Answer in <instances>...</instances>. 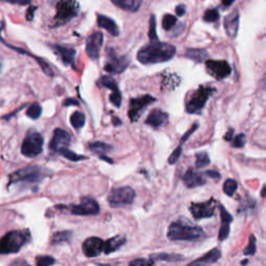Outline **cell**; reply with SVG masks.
I'll list each match as a JSON object with an SVG mask.
<instances>
[{"label": "cell", "instance_id": "obj_1", "mask_svg": "<svg viewBox=\"0 0 266 266\" xmlns=\"http://www.w3.org/2000/svg\"><path fill=\"white\" fill-rule=\"evenodd\" d=\"M175 54H176V48L173 45L158 41L142 47L138 53V59L143 65H154L169 62Z\"/></svg>", "mask_w": 266, "mask_h": 266}, {"label": "cell", "instance_id": "obj_2", "mask_svg": "<svg viewBox=\"0 0 266 266\" xmlns=\"http://www.w3.org/2000/svg\"><path fill=\"white\" fill-rule=\"evenodd\" d=\"M168 237L173 241H199L205 237V232L187 219H179L169 227Z\"/></svg>", "mask_w": 266, "mask_h": 266}, {"label": "cell", "instance_id": "obj_3", "mask_svg": "<svg viewBox=\"0 0 266 266\" xmlns=\"http://www.w3.org/2000/svg\"><path fill=\"white\" fill-rule=\"evenodd\" d=\"M50 175V170L42 168V166H27V168L13 173L10 176V183H18V182L37 183Z\"/></svg>", "mask_w": 266, "mask_h": 266}, {"label": "cell", "instance_id": "obj_4", "mask_svg": "<svg viewBox=\"0 0 266 266\" xmlns=\"http://www.w3.org/2000/svg\"><path fill=\"white\" fill-rule=\"evenodd\" d=\"M28 240L27 231H11L6 233L0 240V253H17Z\"/></svg>", "mask_w": 266, "mask_h": 266}, {"label": "cell", "instance_id": "obj_5", "mask_svg": "<svg viewBox=\"0 0 266 266\" xmlns=\"http://www.w3.org/2000/svg\"><path fill=\"white\" fill-rule=\"evenodd\" d=\"M214 89L210 87H200L189 98L186 104V111L188 113H200L204 108L205 104L208 101L211 95L214 93Z\"/></svg>", "mask_w": 266, "mask_h": 266}, {"label": "cell", "instance_id": "obj_6", "mask_svg": "<svg viewBox=\"0 0 266 266\" xmlns=\"http://www.w3.org/2000/svg\"><path fill=\"white\" fill-rule=\"evenodd\" d=\"M135 199L134 189L129 186H123L112 189L107 196L109 205L113 208L125 207L131 205Z\"/></svg>", "mask_w": 266, "mask_h": 266}, {"label": "cell", "instance_id": "obj_7", "mask_svg": "<svg viewBox=\"0 0 266 266\" xmlns=\"http://www.w3.org/2000/svg\"><path fill=\"white\" fill-rule=\"evenodd\" d=\"M43 145H44V139L43 136L36 131L30 130L26 138L23 141L21 147L22 154L29 158H34L39 156L43 151Z\"/></svg>", "mask_w": 266, "mask_h": 266}, {"label": "cell", "instance_id": "obj_8", "mask_svg": "<svg viewBox=\"0 0 266 266\" xmlns=\"http://www.w3.org/2000/svg\"><path fill=\"white\" fill-rule=\"evenodd\" d=\"M79 4L76 0H59L56 4L55 20L58 24L66 23L77 16Z\"/></svg>", "mask_w": 266, "mask_h": 266}, {"label": "cell", "instance_id": "obj_9", "mask_svg": "<svg viewBox=\"0 0 266 266\" xmlns=\"http://www.w3.org/2000/svg\"><path fill=\"white\" fill-rule=\"evenodd\" d=\"M155 101L156 99L150 95H145L139 98L131 99L130 103H129L128 110L129 119H130L131 122H138L142 116V111L147 108V106Z\"/></svg>", "mask_w": 266, "mask_h": 266}, {"label": "cell", "instance_id": "obj_10", "mask_svg": "<svg viewBox=\"0 0 266 266\" xmlns=\"http://www.w3.org/2000/svg\"><path fill=\"white\" fill-rule=\"evenodd\" d=\"M107 63L104 66V70L109 74L123 73L129 65L127 56H119L112 49H107Z\"/></svg>", "mask_w": 266, "mask_h": 266}, {"label": "cell", "instance_id": "obj_11", "mask_svg": "<svg viewBox=\"0 0 266 266\" xmlns=\"http://www.w3.org/2000/svg\"><path fill=\"white\" fill-rule=\"evenodd\" d=\"M100 211V207L92 197L83 196L81 197L80 204L73 205L71 207L72 214L75 215H95L98 214Z\"/></svg>", "mask_w": 266, "mask_h": 266}, {"label": "cell", "instance_id": "obj_12", "mask_svg": "<svg viewBox=\"0 0 266 266\" xmlns=\"http://www.w3.org/2000/svg\"><path fill=\"white\" fill-rule=\"evenodd\" d=\"M189 210H191L195 219L210 218L214 215V199H210L209 201L203 203H192L191 206H189Z\"/></svg>", "mask_w": 266, "mask_h": 266}, {"label": "cell", "instance_id": "obj_13", "mask_svg": "<svg viewBox=\"0 0 266 266\" xmlns=\"http://www.w3.org/2000/svg\"><path fill=\"white\" fill-rule=\"evenodd\" d=\"M207 71L216 79H224L232 72L230 65L226 60H206Z\"/></svg>", "mask_w": 266, "mask_h": 266}, {"label": "cell", "instance_id": "obj_14", "mask_svg": "<svg viewBox=\"0 0 266 266\" xmlns=\"http://www.w3.org/2000/svg\"><path fill=\"white\" fill-rule=\"evenodd\" d=\"M103 34L102 33H94L93 35H90L88 40H87V45H86V52L89 55L90 59H97L99 57V54H100V50L103 45Z\"/></svg>", "mask_w": 266, "mask_h": 266}, {"label": "cell", "instance_id": "obj_15", "mask_svg": "<svg viewBox=\"0 0 266 266\" xmlns=\"http://www.w3.org/2000/svg\"><path fill=\"white\" fill-rule=\"evenodd\" d=\"M70 142H71L70 133L64 130V129L56 128L54 130V133H53V138L49 145V148L54 152H59L64 149H67L68 146L70 145Z\"/></svg>", "mask_w": 266, "mask_h": 266}, {"label": "cell", "instance_id": "obj_16", "mask_svg": "<svg viewBox=\"0 0 266 266\" xmlns=\"http://www.w3.org/2000/svg\"><path fill=\"white\" fill-rule=\"evenodd\" d=\"M104 241L99 237H89L82 245V250L87 257L94 258L103 252Z\"/></svg>", "mask_w": 266, "mask_h": 266}, {"label": "cell", "instance_id": "obj_17", "mask_svg": "<svg viewBox=\"0 0 266 266\" xmlns=\"http://www.w3.org/2000/svg\"><path fill=\"white\" fill-rule=\"evenodd\" d=\"M224 27L227 35L232 39L236 37L239 29V12L238 10H234L232 13L225 17Z\"/></svg>", "mask_w": 266, "mask_h": 266}, {"label": "cell", "instance_id": "obj_18", "mask_svg": "<svg viewBox=\"0 0 266 266\" xmlns=\"http://www.w3.org/2000/svg\"><path fill=\"white\" fill-rule=\"evenodd\" d=\"M169 115L160 109H153L146 119L145 123L153 128H160L168 123Z\"/></svg>", "mask_w": 266, "mask_h": 266}, {"label": "cell", "instance_id": "obj_19", "mask_svg": "<svg viewBox=\"0 0 266 266\" xmlns=\"http://www.w3.org/2000/svg\"><path fill=\"white\" fill-rule=\"evenodd\" d=\"M220 209V219H222V226L218 233V239L224 241L228 238L230 234V225L233 222V216L227 211L224 206H219Z\"/></svg>", "mask_w": 266, "mask_h": 266}, {"label": "cell", "instance_id": "obj_20", "mask_svg": "<svg viewBox=\"0 0 266 266\" xmlns=\"http://www.w3.org/2000/svg\"><path fill=\"white\" fill-rule=\"evenodd\" d=\"M53 51L55 52V54L59 57V59L65 65H71L73 64L75 56H76V50L70 47L60 46V45H54L52 46Z\"/></svg>", "mask_w": 266, "mask_h": 266}, {"label": "cell", "instance_id": "obj_21", "mask_svg": "<svg viewBox=\"0 0 266 266\" xmlns=\"http://www.w3.org/2000/svg\"><path fill=\"white\" fill-rule=\"evenodd\" d=\"M184 184L188 188H195L197 186H202L206 183V179H205L200 173L195 172L193 169H189L183 176Z\"/></svg>", "mask_w": 266, "mask_h": 266}, {"label": "cell", "instance_id": "obj_22", "mask_svg": "<svg viewBox=\"0 0 266 266\" xmlns=\"http://www.w3.org/2000/svg\"><path fill=\"white\" fill-rule=\"evenodd\" d=\"M97 24L99 27L107 30V32L113 36H117L120 35V29H119L117 23L109 17L103 16V15H98Z\"/></svg>", "mask_w": 266, "mask_h": 266}, {"label": "cell", "instance_id": "obj_23", "mask_svg": "<svg viewBox=\"0 0 266 266\" xmlns=\"http://www.w3.org/2000/svg\"><path fill=\"white\" fill-rule=\"evenodd\" d=\"M111 2L122 10L134 13L140 10L142 0H111Z\"/></svg>", "mask_w": 266, "mask_h": 266}, {"label": "cell", "instance_id": "obj_24", "mask_svg": "<svg viewBox=\"0 0 266 266\" xmlns=\"http://www.w3.org/2000/svg\"><path fill=\"white\" fill-rule=\"evenodd\" d=\"M126 243V238L124 236H115L110 239H108L106 242H104L103 252L106 255H109L113 252H116L122 246H124Z\"/></svg>", "mask_w": 266, "mask_h": 266}, {"label": "cell", "instance_id": "obj_25", "mask_svg": "<svg viewBox=\"0 0 266 266\" xmlns=\"http://www.w3.org/2000/svg\"><path fill=\"white\" fill-rule=\"evenodd\" d=\"M186 57L194 60L195 63H203L208 58V52L204 49H188L186 51Z\"/></svg>", "mask_w": 266, "mask_h": 266}, {"label": "cell", "instance_id": "obj_26", "mask_svg": "<svg viewBox=\"0 0 266 266\" xmlns=\"http://www.w3.org/2000/svg\"><path fill=\"white\" fill-rule=\"evenodd\" d=\"M220 257H222V252H220L218 248H213V249L209 250V252L207 254H205L203 257L199 258V259H196L192 264H194V263H214L220 259Z\"/></svg>", "mask_w": 266, "mask_h": 266}, {"label": "cell", "instance_id": "obj_27", "mask_svg": "<svg viewBox=\"0 0 266 266\" xmlns=\"http://www.w3.org/2000/svg\"><path fill=\"white\" fill-rule=\"evenodd\" d=\"M152 260H160V261H166V262H179L184 260V256L179 254H169V253H160V254H154L151 256Z\"/></svg>", "mask_w": 266, "mask_h": 266}, {"label": "cell", "instance_id": "obj_28", "mask_svg": "<svg viewBox=\"0 0 266 266\" xmlns=\"http://www.w3.org/2000/svg\"><path fill=\"white\" fill-rule=\"evenodd\" d=\"M99 85L106 88V89H109L111 92H118V90H120L116 80L113 79L111 76H109V75L102 76V77L100 78V80H99Z\"/></svg>", "mask_w": 266, "mask_h": 266}, {"label": "cell", "instance_id": "obj_29", "mask_svg": "<svg viewBox=\"0 0 266 266\" xmlns=\"http://www.w3.org/2000/svg\"><path fill=\"white\" fill-rule=\"evenodd\" d=\"M89 149L93 152H95V153L100 154V155L107 154L109 151L112 150V148L109 145H107V143H105V142H96L90 143Z\"/></svg>", "mask_w": 266, "mask_h": 266}, {"label": "cell", "instance_id": "obj_30", "mask_svg": "<svg viewBox=\"0 0 266 266\" xmlns=\"http://www.w3.org/2000/svg\"><path fill=\"white\" fill-rule=\"evenodd\" d=\"M73 233L71 231H60L55 233L52 237V245H59V243L67 242L72 238Z\"/></svg>", "mask_w": 266, "mask_h": 266}, {"label": "cell", "instance_id": "obj_31", "mask_svg": "<svg viewBox=\"0 0 266 266\" xmlns=\"http://www.w3.org/2000/svg\"><path fill=\"white\" fill-rule=\"evenodd\" d=\"M71 124L75 129H79L82 128L86 124V116L85 113H82L80 111H75L73 115L71 116Z\"/></svg>", "mask_w": 266, "mask_h": 266}, {"label": "cell", "instance_id": "obj_32", "mask_svg": "<svg viewBox=\"0 0 266 266\" xmlns=\"http://www.w3.org/2000/svg\"><path fill=\"white\" fill-rule=\"evenodd\" d=\"M238 184L234 179H228L224 183V193L228 196H233V195L236 193Z\"/></svg>", "mask_w": 266, "mask_h": 266}, {"label": "cell", "instance_id": "obj_33", "mask_svg": "<svg viewBox=\"0 0 266 266\" xmlns=\"http://www.w3.org/2000/svg\"><path fill=\"white\" fill-rule=\"evenodd\" d=\"M26 115H27V117H29L30 119H33V120L39 119L42 115L41 105L39 103H33L28 107V109L26 111Z\"/></svg>", "mask_w": 266, "mask_h": 266}, {"label": "cell", "instance_id": "obj_34", "mask_svg": "<svg viewBox=\"0 0 266 266\" xmlns=\"http://www.w3.org/2000/svg\"><path fill=\"white\" fill-rule=\"evenodd\" d=\"M210 164V158L207 153L205 152H201V153L196 154V160L195 165L197 169H204Z\"/></svg>", "mask_w": 266, "mask_h": 266}, {"label": "cell", "instance_id": "obj_35", "mask_svg": "<svg viewBox=\"0 0 266 266\" xmlns=\"http://www.w3.org/2000/svg\"><path fill=\"white\" fill-rule=\"evenodd\" d=\"M59 153L62 154L65 158L69 159V160L71 161H74V162H77L79 160H83V159H87L86 156H82V155H78L77 153H75V152L69 150V149H64L62 151H59Z\"/></svg>", "mask_w": 266, "mask_h": 266}, {"label": "cell", "instance_id": "obj_36", "mask_svg": "<svg viewBox=\"0 0 266 266\" xmlns=\"http://www.w3.org/2000/svg\"><path fill=\"white\" fill-rule=\"evenodd\" d=\"M149 39L151 42H158L156 34V19L154 15H152L149 21Z\"/></svg>", "mask_w": 266, "mask_h": 266}, {"label": "cell", "instance_id": "obj_37", "mask_svg": "<svg viewBox=\"0 0 266 266\" xmlns=\"http://www.w3.org/2000/svg\"><path fill=\"white\" fill-rule=\"evenodd\" d=\"M176 23H177L176 17L173 16V15H171V14L164 15V17L162 19V27L165 30H171Z\"/></svg>", "mask_w": 266, "mask_h": 266}, {"label": "cell", "instance_id": "obj_38", "mask_svg": "<svg viewBox=\"0 0 266 266\" xmlns=\"http://www.w3.org/2000/svg\"><path fill=\"white\" fill-rule=\"evenodd\" d=\"M219 18V13L216 9H211V10H207L206 12H205L204 16H203V19L205 22H210V23H212V22H215L217 21Z\"/></svg>", "mask_w": 266, "mask_h": 266}, {"label": "cell", "instance_id": "obj_39", "mask_svg": "<svg viewBox=\"0 0 266 266\" xmlns=\"http://www.w3.org/2000/svg\"><path fill=\"white\" fill-rule=\"evenodd\" d=\"M34 57H35V59L36 60V63L40 65L41 69L43 70V72H44L45 74L48 75V76H50V77H52V76L54 75V73H53V70L51 69L50 65L46 62V60H44V59L41 58V57H36V56H34Z\"/></svg>", "mask_w": 266, "mask_h": 266}, {"label": "cell", "instance_id": "obj_40", "mask_svg": "<svg viewBox=\"0 0 266 266\" xmlns=\"http://www.w3.org/2000/svg\"><path fill=\"white\" fill-rule=\"evenodd\" d=\"M55 263V259L51 256H40L36 258V266H51Z\"/></svg>", "mask_w": 266, "mask_h": 266}, {"label": "cell", "instance_id": "obj_41", "mask_svg": "<svg viewBox=\"0 0 266 266\" xmlns=\"http://www.w3.org/2000/svg\"><path fill=\"white\" fill-rule=\"evenodd\" d=\"M256 250H257V248H256V239H255V236H254V235H250L248 245L245 248V250H243V254L247 255V256L248 255L253 256V255H255Z\"/></svg>", "mask_w": 266, "mask_h": 266}, {"label": "cell", "instance_id": "obj_42", "mask_svg": "<svg viewBox=\"0 0 266 266\" xmlns=\"http://www.w3.org/2000/svg\"><path fill=\"white\" fill-rule=\"evenodd\" d=\"M247 142V138H246V134H238L234 138L233 140V147L234 148H242L243 146L246 145Z\"/></svg>", "mask_w": 266, "mask_h": 266}, {"label": "cell", "instance_id": "obj_43", "mask_svg": "<svg viewBox=\"0 0 266 266\" xmlns=\"http://www.w3.org/2000/svg\"><path fill=\"white\" fill-rule=\"evenodd\" d=\"M109 100L116 107H120L122 104V95L120 90H118V92H112L109 96Z\"/></svg>", "mask_w": 266, "mask_h": 266}, {"label": "cell", "instance_id": "obj_44", "mask_svg": "<svg viewBox=\"0 0 266 266\" xmlns=\"http://www.w3.org/2000/svg\"><path fill=\"white\" fill-rule=\"evenodd\" d=\"M182 154V146L179 145V147L175 150L173 153L171 154V156L169 157V163L170 164H175L177 161H178V159L180 158Z\"/></svg>", "mask_w": 266, "mask_h": 266}, {"label": "cell", "instance_id": "obj_45", "mask_svg": "<svg viewBox=\"0 0 266 266\" xmlns=\"http://www.w3.org/2000/svg\"><path fill=\"white\" fill-rule=\"evenodd\" d=\"M196 128H197V124H195L191 129H189V130L183 135V138H182V140H181V142H180V145L182 146V145H183V143L188 140V138H189V136H191V134H193L195 130H196Z\"/></svg>", "mask_w": 266, "mask_h": 266}, {"label": "cell", "instance_id": "obj_46", "mask_svg": "<svg viewBox=\"0 0 266 266\" xmlns=\"http://www.w3.org/2000/svg\"><path fill=\"white\" fill-rule=\"evenodd\" d=\"M0 1H5L12 4H19V5H26L30 3V0H0Z\"/></svg>", "mask_w": 266, "mask_h": 266}, {"label": "cell", "instance_id": "obj_47", "mask_svg": "<svg viewBox=\"0 0 266 266\" xmlns=\"http://www.w3.org/2000/svg\"><path fill=\"white\" fill-rule=\"evenodd\" d=\"M10 266H32V265H29L25 260L23 259H17V260H15L13 261Z\"/></svg>", "mask_w": 266, "mask_h": 266}, {"label": "cell", "instance_id": "obj_48", "mask_svg": "<svg viewBox=\"0 0 266 266\" xmlns=\"http://www.w3.org/2000/svg\"><path fill=\"white\" fill-rule=\"evenodd\" d=\"M185 14V6L183 4H179L176 7V15L178 17H182Z\"/></svg>", "mask_w": 266, "mask_h": 266}, {"label": "cell", "instance_id": "obj_49", "mask_svg": "<svg viewBox=\"0 0 266 266\" xmlns=\"http://www.w3.org/2000/svg\"><path fill=\"white\" fill-rule=\"evenodd\" d=\"M70 105H75V106H78L79 103L77 100H75V99L73 98H69V99H66V100L64 101V106H70Z\"/></svg>", "mask_w": 266, "mask_h": 266}, {"label": "cell", "instance_id": "obj_50", "mask_svg": "<svg viewBox=\"0 0 266 266\" xmlns=\"http://www.w3.org/2000/svg\"><path fill=\"white\" fill-rule=\"evenodd\" d=\"M206 175H208L210 178L214 179V180H219L220 179V174L217 173L216 171H207Z\"/></svg>", "mask_w": 266, "mask_h": 266}, {"label": "cell", "instance_id": "obj_51", "mask_svg": "<svg viewBox=\"0 0 266 266\" xmlns=\"http://www.w3.org/2000/svg\"><path fill=\"white\" fill-rule=\"evenodd\" d=\"M233 135H234V129L230 128L229 130H228V132L225 134L224 139H225L226 141H228V142H230V141L233 140Z\"/></svg>", "mask_w": 266, "mask_h": 266}, {"label": "cell", "instance_id": "obj_52", "mask_svg": "<svg viewBox=\"0 0 266 266\" xmlns=\"http://www.w3.org/2000/svg\"><path fill=\"white\" fill-rule=\"evenodd\" d=\"M36 7L35 6H32V7H29L27 13H26V18L27 20H33L34 18V12L35 11Z\"/></svg>", "mask_w": 266, "mask_h": 266}, {"label": "cell", "instance_id": "obj_53", "mask_svg": "<svg viewBox=\"0 0 266 266\" xmlns=\"http://www.w3.org/2000/svg\"><path fill=\"white\" fill-rule=\"evenodd\" d=\"M220 1H222L223 5L225 6H230L233 4V2L235 1V0H220Z\"/></svg>", "mask_w": 266, "mask_h": 266}, {"label": "cell", "instance_id": "obj_54", "mask_svg": "<svg viewBox=\"0 0 266 266\" xmlns=\"http://www.w3.org/2000/svg\"><path fill=\"white\" fill-rule=\"evenodd\" d=\"M112 124L115 125V126H120V125L122 124V122H121V120H120L119 118L113 117V118H112Z\"/></svg>", "mask_w": 266, "mask_h": 266}, {"label": "cell", "instance_id": "obj_55", "mask_svg": "<svg viewBox=\"0 0 266 266\" xmlns=\"http://www.w3.org/2000/svg\"><path fill=\"white\" fill-rule=\"evenodd\" d=\"M100 158H101V159H104V160H106V161H107V162L109 161V163H112V159H110L109 157H106V156H103V155H101V156H100Z\"/></svg>", "mask_w": 266, "mask_h": 266}, {"label": "cell", "instance_id": "obj_56", "mask_svg": "<svg viewBox=\"0 0 266 266\" xmlns=\"http://www.w3.org/2000/svg\"><path fill=\"white\" fill-rule=\"evenodd\" d=\"M189 266H208V265H205L203 263H194V264H191Z\"/></svg>", "mask_w": 266, "mask_h": 266}, {"label": "cell", "instance_id": "obj_57", "mask_svg": "<svg viewBox=\"0 0 266 266\" xmlns=\"http://www.w3.org/2000/svg\"><path fill=\"white\" fill-rule=\"evenodd\" d=\"M265 189H266V187L263 186V187H262V191H261V196H262V197L265 196Z\"/></svg>", "mask_w": 266, "mask_h": 266}, {"label": "cell", "instance_id": "obj_58", "mask_svg": "<svg viewBox=\"0 0 266 266\" xmlns=\"http://www.w3.org/2000/svg\"><path fill=\"white\" fill-rule=\"evenodd\" d=\"M1 66H2V64H1V59H0V70H1Z\"/></svg>", "mask_w": 266, "mask_h": 266}, {"label": "cell", "instance_id": "obj_59", "mask_svg": "<svg viewBox=\"0 0 266 266\" xmlns=\"http://www.w3.org/2000/svg\"><path fill=\"white\" fill-rule=\"evenodd\" d=\"M142 266H154V265H142Z\"/></svg>", "mask_w": 266, "mask_h": 266}]
</instances>
